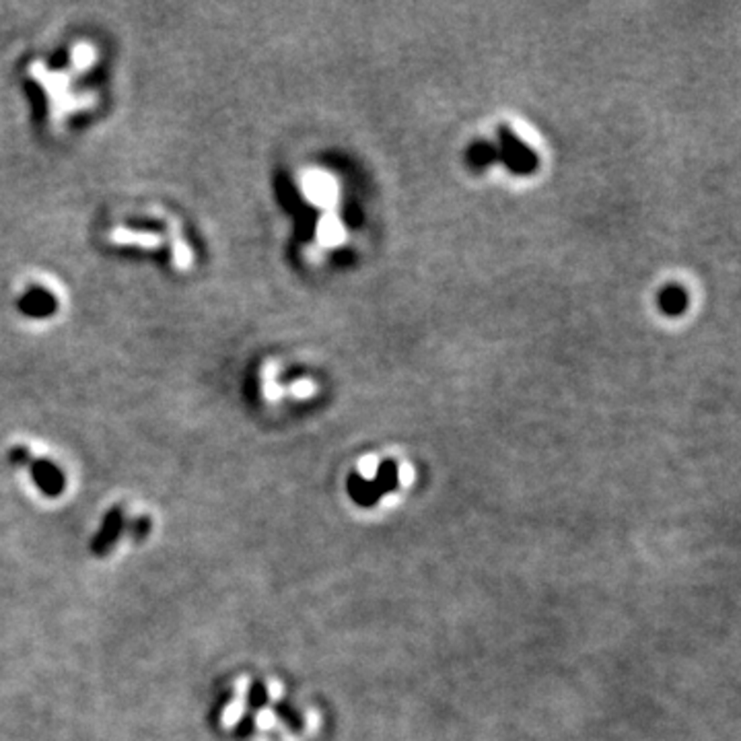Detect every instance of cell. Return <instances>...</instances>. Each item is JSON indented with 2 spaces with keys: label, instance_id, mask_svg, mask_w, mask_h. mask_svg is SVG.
Returning a JSON list of instances; mask_svg holds the SVG:
<instances>
[{
  "label": "cell",
  "instance_id": "9c48e42d",
  "mask_svg": "<svg viewBox=\"0 0 741 741\" xmlns=\"http://www.w3.org/2000/svg\"><path fill=\"white\" fill-rule=\"evenodd\" d=\"M507 155H509V163H511L515 170L525 171V170H531V163L533 159L528 153V149L523 147H517V145H509L507 147Z\"/></svg>",
  "mask_w": 741,
  "mask_h": 741
},
{
  "label": "cell",
  "instance_id": "8fae6325",
  "mask_svg": "<svg viewBox=\"0 0 741 741\" xmlns=\"http://www.w3.org/2000/svg\"><path fill=\"white\" fill-rule=\"evenodd\" d=\"M664 307L672 314L680 312V309L684 307V294L680 291H667L664 294Z\"/></svg>",
  "mask_w": 741,
  "mask_h": 741
},
{
  "label": "cell",
  "instance_id": "8992f818",
  "mask_svg": "<svg viewBox=\"0 0 741 741\" xmlns=\"http://www.w3.org/2000/svg\"><path fill=\"white\" fill-rule=\"evenodd\" d=\"M346 239V229L342 225V221L334 212H324L315 222V242L320 245V250L324 247H338L340 243H345Z\"/></svg>",
  "mask_w": 741,
  "mask_h": 741
},
{
  "label": "cell",
  "instance_id": "277c9868",
  "mask_svg": "<svg viewBox=\"0 0 741 741\" xmlns=\"http://www.w3.org/2000/svg\"><path fill=\"white\" fill-rule=\"evenodd\" d=\"M11 466L19 468L37 489L58 492L67 484V466L50 445L37 439H15L9 445Z\"/></svg>",
  "mask_w": 741,
  "mask_h": 741
},
{
  "label": "cell",
  "instance_id": "30bf717a",
  "mask_svg": "<svg viewBox=\"0 0 741 741\" xmlns=\"http://www.w3.org/2000/svg\"><path fill=\"white\" fill-rule=\"evenodd\" d=\"M513 132H515V139L521 140L523 145H528V147H536L538 145L536 132H533L531 126H528L525 122H515L513 124Z\"/></svg>",
  "mask_w": 741,
  "mask_h": 741
},
{
  "label": "cell",
  "instance_id": "ba28073f",
  "mask_svg": "<svg viewBox=\"0 0 741 741\" xmlns=\"http://www.w3.org/2000/svg\"><path fill=\"white\" fill-rule=\"evenodd\" d=\"M397 478H400V472H397V466L394 461H386V464H381L376 469V482H373V486H376L379 497H384L386 492H392L397 489V484H400Z\"/></svg>",
  "mask_w": 741,
  "mask_h": 741
},
{
  "label": "cell",
  "instance_id": "7a4b0ae2",
  "mask_svg": "<svg viewBox=\"0 0 741 741\" xmlns=\"http://www.w3.org/2000/svg\"><path fill=\"white\" fill-rule=\"evenodd\" d=\"M98 242L103 250L149 260L165 274L190 276L201 262L188 221L159 201H126L101 214Z\"/></svg>",
  "mask_w": 741,
  "mask_h": 741
},
{
  "label": "cell",
  "instance_id": "52a82bcc",
  "mask_svg": "<svg viewBox=\"0 0 741 741\" xmlns=\"http://www.w3.org/2000/svg\"><path fill=\"white\" fill-rule=\"evenodd\" d=\"M348 492H350V497H353L355 503H356V505H363V507L376 505L377 500L381 499L379 494H377V490H376V486H373V482H365L363 478L358 476V474L350 476V480H348Z\"/></svg>",
  "mask_w": 741,
  "mask_h": 741
},
{
  "label": "cell",
  "instance_id": "5b68a950",
  "mask_svg": "<svg viewBox=\"0 0 741 741\" xmlns=\"http://www.w3.org/2000/svg\"><path fill=\"white\" fill-rule=\"evenodd\" d=\"M297 190L309 204L315 206V209L328 211L338 201L336 181H334L332 175L324 170L303 171L299 178V186L294 188V192H297Z\"/></svg>",
  "mask_w": 741,
  "mask_h": 741
},
{
  "label": "cell",
  "instance_id": "6da1fadb",
  "mask_svg": "<svg viewBox=\"0 0 741 741\" xmlns=\"http://www.w3.org/2000/svg\"><path fill=\"white\" fill-rule=\"evenodd\" d=\"M19 78L52 137H67L106 106V52L91 36L73 34L21 58Z\"/></svg>",
  "mask_w": 741,
  "mask_h": 741
},
{
  "label": "cell",
  "instance_id": "3957f363",
  "mask_svg": "<svg viewBox=\"0 0 741 741\" xmlns=\"http://www.w3.org/2000/svg\"><path fill=\"white\" fill-rule=\"evenodd\" d=\"M9 312L15 322L31 332L54 330L67 320L73 305L70 289L52 270L29 268L11 283Z\"/></svg>",
  "mask_w": 741,
  "mask_h": 741
}]
</instances>
